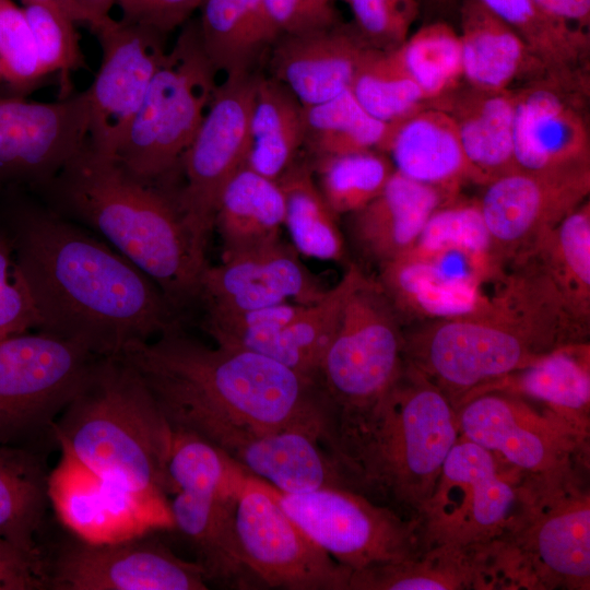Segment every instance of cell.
Segmentation results:
<instances>
[{"mask_svg": "<svg viewBox=\"0 0 590 590\" xmlns=\"http://www.w3.org/2000/svg\"><path fill=\"white\" fill-rule=\"evenodd\" d=\"M120 355L141 374L173 430L226 455L257 435L304 428L328 438L332 429L319 381L262 354L211 347L177 329Z\"/></svg>", "mask_w": 590, "mask_h": 590, "instance_id": "6da1fadb", "label": "cell"}, {"mask_svg": "<svg viewBox=\"0 0 590 590\" xmlns=\"http://www.w3.org/2000/svg\"><path fill=\"white\" fill-rule=\"evenodd\" d=\"M39 331L97 356L181 329L180 312L116 249L56 214L26 210L9 238Z\"/></svg>", "mask_w": 590, "mask_h": 590, "instance_id": "7a4b0ae2", "label": "cell"}, {"mask_svg": "<svg viewBox=\"0 0 590 590\" xmlns=\"http://www.w3.org/2000/svg\"><path fill=\"white\" fill-rule=\"evenodd\" d=\"M554 283L530 256L507 266L472 314L404 326V361L457 410L472 393L563 345L589 341Z\"/></svg>", "mask_w": 590, "mask_h": 590, "instance_id": "3957f363", "label": "cell"}, {"mask_svg": "<svg viewBox=\"0 0 590 590\" xmlns=\"http://www.w3.org/2000/svg\"><path fill=\"white\" fill-rule=\"evenodd\" d=\"M459 437L449 399L405 363L373 405L334 424L327 447L349 488L418 520Z\"/></svg>", "mask_w": 590, "mask_h": 590, "instance_id": "277c9868", "label": "cell"}, {"mask_svg": "<svg viewBox=\"0 0 590 590\" xmlns=\"http://www.w3.org/2000/svg\"><path fill=\"white\" fill-rule=\"evenodd\" d=\"M55 179L64 208L145 273L180 314L200 300L205 255L172 191L133 177L87 145Z\"/></svg>", "mask_w": 590, "mask_h": 590, "instance_id": "5b68a950", "label": "cell"}, {"mask_svg": "<svg viewBox=\"0 0 590 590\" xmlns=\"http://www.w3.org/2000/svg\"><path fill=\"white\" fill-rule=\"evenodd\" d=\"M51 434L60 449L133 492L165 500L175 493L167 470L173 429L121 355L96 357Z\"/></svg>", "mask_w": 590, "mask_h": 590, "instance_id": "8992f818", "label": "cell"}, {"mask_svg": "<svg viewBox=\"0 0 590 590\" xmlns=\"http://www.w3.org/2000/svg\"><path fill=\"white\" fill-rule=\"evenodd\" d=\"M588 467L529 476L524 508L495 541L506 589L590 588Z\"/></svg>", "mask_w": 590, "mask_h": 590, "instance_id": "52a82bcc", "label": "cell"}, {"mask_svg": "<svg viewBox=\"0 0 590 590\" xmlns=\"http://www.w3.org/2000/svg\"><path fill=\"white\" fill-rule=\"evenodd\" d=\"M167 470L175 488L174 528L193 550L206 582L259 586L241 559L235 531L237 497L248 472L216 446L180 430L173 432Z\"/></svg>", "mask_w": 590, "mask_h": 590, "instance_id": "ba28073f", "label": "cell"}, {"mask_svg": "<svg viewBox=\"0 0 590 590\" xmlns=\"http://www.w3.org/2000/svg\"><path fill=\"white\" fill-rule=\"evenodd\" d=\"M216 72L197 22L187 24L166 50L114 160L142 181L169 180L205 115Z\"/></svg>", "mask_w": 590, "mask_h": 590, "instance_id": "9c48e42d", "label": "cell"}, {"mask_svg": "<svg viewBox=\"0 0 590 590\" xmlns=\"http://www.w3.org/2000/svg\"><path fill=\"white\" fill-rule=\"evenodd\" d=\"M403 327L378 281L361 270L319 368L333 426L368 409L398 379L405 365Z\"/></svg>", "mask_w": 590, "mask_h": 590, "instance_id": "30bf717a", "label": "cell"}, {"mask_svg": "<svg viewBox=\"0 0 590 590\" xmlns=\"http://www.w3.org/2000/svg\"><path fill=\"white\" fill-rule=\"evenodd\" d=\"M528 479L460 436L418 517L424 550L484 545L504 536L524 508Z\"/></svg>", "mask_w": 590, "mask_h": 590, "instance_id": "8fae6325", "label": "cell"}, {"mask_svg": "<svg viewBox=\"0 0 590 590\" xmlns=\"http://www.w3.org/2000/svg\"><path fill=\"white\" fill-rule=\"evenodd\" d=\"M267 487L294 523L352 573L424 551L420 522L346 487L283 493Z\"/></svg>", "mask_w": 590, "mask_h": 590, "instance_id": "7c38bea8", "label": "cell"}, {"mask_svg": "<svg viewBox=\"0 0 590 590\" xmlns=\"http://www.w3.org/2000/svg\"><path fill=\"white\" fill-rule=\"evenodd\" d=\"M504 266L491 247L467 240H421L379 267L376 279L402 322L464 316L482 307Z\"/></svg>", "mask_w": 590, "mask_h": 590, "instance_id": "4fadbf2b", "label": "cell"}, {"mask_svg": "<svg viewBox=\"0 0 590 590\" xmlns=\"http://www.w3.org/2000/svg\"><path fill=\"white\" fill-rule=\"evenodd\" d=\"M96 357L43 331L0 337V445L51 432Z\"/></svg>", "mask_w": 590, "mask_h": 590, "instance_id": "5bb4252c", "label": "cell"}, {"mask_svg": "<svg viewBox=\"0 0 590 590\" xmlns=\"http://www.w3.org/2000/svg\"><path fill=\"white\" fill-rule=\"evenodd\" d=\"M225 75L181 158L184 182L173 192L185 226L203 255L222 189L246 163L260 73L253 70Z\"/></svg>", "mask_w": 590, "mask_h": 590, "instance_id": "9a60e30c", "label": "cell"}, {"mask_svg": "<svg viewBox=\"0 0 590 590\" xmlns=\"http://www.w3.org/2000/svg\"><path fill=\"white\" fill-rule=\"evenodd\" d=\"M459 435L529 476L589 467V434L509 393L484 392L457 410Z\"/></svg>", "mask_w": 590, "mask_h": 590, "instance_id": "2e32d148", "label": "cell"}, {"mask_svg": "<svg viewBox=\"0 0 590 590\" xmlns=\"http://www.w3.org/2000/svg\"><path fill=\"white\" fill-rule=\"evenodd\" d=\"M241 559L259 586L349 590L352 571L316 545L286 515L264 481L247 474L235 510Z\"/></svg>", "mask_w": 590, "mask_h": 590, "instance_id": "e0dca14e", "label": "cell"}, {"mask_svg": "<svg viewBox=\"0 0 590 590\" xmlns=\"http://www.w3.org/2000/svg\"><path fill=\"white\" fill-rule=\"evenodd\" d=\"M590 164L517 169L484 186L479 205L498 260L508 266L589 199Z\"/></svg>", "mask_w": 590, "mask_h": 590, "instance_id": "ac0fdd59", "label": "cell"}, {"mask_svg": "<svg viewBox=\"0 0 590 590\" xmlns=\"http://www.w3.org/2000/svg\"><path fill=\"white\" fill-rule=\"evenodd\" d=\"M93 31L102 60L92 85L87 148L114 160L166 49L165 36L108 16Z\"/></svg>", "mask_w": 590, "mask_h": 590, "instance_id": "d6986e66", "label": "cell"}, {"mask_svg": "<svg viewBox=\"0 0 590 590\" xmlns=\"http://www.w3.org/2000/svg\"><path fill=\"white\" fill-rule=\"evenodd\" d=\"M60 450L49 472V502L76 539L113 543L174 528L168 499L133 492Z\"/></svg>", "mask_w": 590, "mask_h": 590, "instance_id": "ffe728a7", "label": "cell"}, {"mask_svg": "<svg viewBox=\"0 0 590 590\" xmlns=\"http://www.w3.org/2000/svg\"><path fill=\"white\" fill-rule=\"evenodd\" d=\"M87 91L51 103L0 96V185L55 179L87 145Z\"/></svg>", "mask_w": 590, "mask_h": 590, "instance_id": "44dd1931", "label": "cell"}, {"mask_svg": "<svg viewBox=\"0 0 590 590\" xmlns=\"http://www.w3.org/2000/svg\"><path fill=\"white\" fill-rule=\"evenodd\" d=\"M152 534L101 544L78 539L63 545L48 571L49 589H208L198 563L178 557Z\"/></svg>", "mask_w": 590, "mask_h": 590, "instance_id": "7402d4cb", "label": "cell"}, {"mask_svg": "<svg viewBox=\"0 0 590 590\" xmlns=\"http://www.w3.org/2000/svg\"><path fill=\"white\" fill-rule=\"evenodd\" d=\"M512 88L519 169L590 164V76L546 74Z\"/></svg>", "mask_w": 590, "mask_h": 590, "instance_id": "603a6c76", "label": "cell"}, {"mask_svg": "<svg viewBox=\"0 0 590 590\" xmlns=\"http://www.w3.org/2000/svg\"><path fill=\"white\" fill-rule=\"evenodd\" d=\"M328 288L281 239L206 266L200 285L205 312H235L286 303L311 305Z\"/></svg>", "mask_w": 590, "mask_h": 590, "instance_id": "cb8c5ba5", "label": "cell"}, {"mask_svg": "<svg viewBox=\"0 0 590 590\" xmlns=\"http://www.w3.org/2000/svg\"><path fill=\"white\" fill-rule=\"evenodd\" d=\"M370 47L352 22L279 35L269 50L270 76L303 106L329 101L350 88Z\"/></svg>", "mask_w": 590, "mask_h": 590, "instance_id": "d4e9b609", "label": "cell"}, {"mask_svg": "<svg viewBox=\"0 0 590 590\" xmlns=\"http://www.w3.org/2000/svg\"><path fill=\"white\" fill-rule=\"evenodd\" d=\"M453 121L472 174L486 186L518 168L515 158L514 88L488 90L461 81L426 103Z\"/></svg>", "mask_w": 590, "mask_h": 590, "instance_id": "484cf974", "label": "cell"}, {"mask_svg": "<svg viewBox=\"0 0 590 590\" xmlns=\"http://www.w3.org/2000/svg\"><path fill=\"white\" fill-rule=\"evenodd\" d=\"M458 196L394 170L379 196L347 214L352 245L362 258L379 268L409 250L432 213Z\"/></svg>", "mask_w": 590, "mask_h": 590, "instance_id": "4316f807", "label": "cell"}, {"mask_svg": "<svg viewBox=\"0 0 590 590\" xmlns=\"http://www.w3.org/2000/svg\"><path fill=\"white\" fill-rule=\"evenodd\" d=\"M384 153L399 174L448 194L458 196L472 182L457 128L437 108L425 105L391 123Z\"/></svg>", "mask_w": 590, "mask_h": 590, "instance_id": "83f0119b", "label": "cell"}, {"mask_svg": "<svg viewBox=\"0 0 590 590\" xmlns=\"http://www.w3.org/2000/svg\"><path fill=\"white\" fill-rule=\"evenodd\" d=\"M491 544L427 547L411 558L353 571L349 590L499 589Z\"/></svg>", "mask_w": 590, "mask_h": 590, "instance_id": "f1b7e54d", "label": "cell"}, {"mask_svg": "<svg viewBox=\"0 0 590 590\" xmlns=\"http://www.w3.org/2000/svg\"><path fill=\"white\" fill-rule=\"evenodd\" d=\"M492 391L517 396L589 434L590 342L557 347L530 365L483 386L467 400Z\"/></svg>", "mask_w": 590, "mask_h": 590, "instance_id": "f546056e", "label": "cell"}, {"mask_svg": "<svg viewBox=\"0 0 590 590\" xmlns=\"http://www.w3.org/2000/svg\"><path fill=\"white\" fill-rule=\"evenodd\" d=\"M459 12L464 81L508 90L550 74L520 37L481 1L462 0Z\"/></svg>", "mask_w": 590, "mask_h": 590, "instance_id": "4dcf8cb0", "label": "cell"}, {"mask_svg": "<svg viewBox=\"0 0 590 590\" xmlns=\"http://www.w3.org/2000/svg\"><path fill=\"white\" fill-rule=\"evenodd\" d=\"M284 214L279 181L243 165L222 189L215 211L222 258L280 239Z\"/></svg>", "mask_w": 590, "mask_h": 590, "instance_id": "1f68e13d", "label": "cell"}, {"mask_svg": "<svg viewBox=\"0 0 590 590\" xmlns=\"http://www.w3.org/2000/svg\"><path fill=\"white\" fill-rule=\"evenodd\" d=\"M199 9L200 40L217 72L256 70L279 36L263 0H202Z\"/></svg>", "mask_w": 590, "mask_h": 590, "instance_id": "d6a6232c", "label": "cell"}, {"mask_svg": "<svg viewBox=\"0 0 590 590\" xmlns=\"http://www.w3.org/2000/svg\"><path fill=\"white\" fill-rule=\"evenodd\" d=\"M304 146L303 105L281 82L260 74L249 122L245 165L278 180Z\"/></svg>", "mask_w": 590, "mask_h": 590, "instance_id": "836d02e7", "label": "cell"}, {"mask_svg": "<svg viewBox=\"0 0 590 590\" xmlns=\"http://www.w3.org/2000/svg\"><path fill=\"white\" fill-rule=\"evenodd\" d=\"M526 256L535 260L554 283L575 321L590 332L589 199L544 234Z\"/></svg>", "mask_w": 590, "mask_h": 590, "instance_id": "e575fe53", "label": "cell"}, {"mask_svg": "<svg viewBox=\"0 0 590 590\" xmlns=\"http://www.w3.org/2000/svg\"><path fill=\"white\" fill-rule=\"evenodd\" d=\"M48 480L39 455L0 445V536L34 555H42L36 535L50 505Z\"/></svg>", "mask_w": 590, "mask_h": 590, "instance_id": "d590c367", "label": "cell"}, {"mask_svg": "<svg viewBox=\"0 0 590 590\" xmlns=\"http://www.w3.org/2000/svg\"><path fill=\"white\" fill-rule=\"evenodd\" d=\"M503 20L551 75L590 76V35L533 0H479Z\"/></svg>", "mask_w": 590, "mask_h": 590, "instance_id": "8d00e7d4", "label": "cell"}, {"mask_svg": "<svg viewBox=\"0 0 590 590\" xmlns=\"http://www.w3.org/2000/svg\"><path fill=\"white\" fill-rule=\"evenodd\" d=\"M359 269L351 264L324 296L282 327L257 352L318 381L323 356L337 332L345 298Z\"/></svg>", "mask_w": 590, "mask_h": 590, "instance_id": "74e56055", "label": "cell"}, {"mask_svg": "<svg viewBox=\"0 0 590 590\" xmlns=\"http://www.w3.org/2000/svg\"><path fill=\"white\" fill-rule=\"evenodd\" d=\"M285 203L284 224L295 250L323 261H342L344 238L338 215L323 199L311 164L295 163L278 179Z\"/></svg>", "mask_w": 590, "mask_h": 590, "instance_id": "f35d334b", "label": "cell"}, {"mask_svg": "<svg viewBox=\"0 0 590 590\" xmlns=\"http://www.w3.org/2000/svg\"><path fill=\"white\" fill-rule=\"evenodd\" d=\"M304 146L315 157L377 150L384 152L390 125L370 116L350 88L303 106Z\"/></svg>", "mask_w": 590, "mask_h": 590, "instance_id": "ab89813d", "label": "cell"}, {"mask_svg": "<svg viewBox=\"0 0 590 590\" xmlns=\"http://www.w3.org/2000/svg\"><path fill=\"white\" fill-rule=\"evenodd\" d=\"M350 91L370 116L389 125L426 105L423 92L404 68L397 49L370 48L355 72Z\"/></svg>", "mask_w": 590, "mask_h": 590, "instance_id": "60d3db41", "label": "cell"}, {"mask_svg": "<svg viewBox=\"0 0 590 590\" xmlns=\"http://www.w3.org/2000/svg\"><path fill=\"white\" fill-rule=\"evenodd\" d=\"M311 167L323 199L337 215L368 204L394 173L389 156L377 150L315 157Z\"/></svg>", "mask_w": 590, "mask_h": 590, "instance_id": "b9f144b4", "label": "cell"}, {"mask_svg": "<svg viewBox=\"0 0 590 590\" xmlns=\"http://www.w3.org/2000/svg\"><path fill=\"white\" fill-rule=\"evenodd\" d=\"M397 52L426 103L463 81L460 36L445 21L423 25Z\"/></svg>", "mask_w": 590, "mask_h": 590, "instance_id": "7bdbcfd3", "label": "cell"}, {"mask_svg": "<svg viewBox=\"0 0 590 590\" xmlns=\"http://www.w3.org/2000/svg\"><path fill=\"white\" fill-rule=\"evenodd\" d=\"M23 11L46 75L59 72L66 81L71 71L84 66L75 21L70 14L44 3L25 4Z\"/></svg>", "mask_w": 590, "mask_h": 590, "instance_id": "ee69618b", "label": "cell"}, {"mask_svg": "<svg viewBox=\"0 0 590 590\" xmlns=\"http://www.w3.org/2000/svg\"><path fill=\"white\" fill-rule=\"evenodd\" d=\"M46 76L23 9L0 0V84L16 94Z\"/></svg>", "mask_w": 590, "mask_h": 590, "instance_id": "f6af8a7d", "label": "cell"}, {"mask_svg": "<svg viewBox=\"0 0 590 590\" xmlns=\"http://www.w3.org/2000/svg\"><path fill=\"white\" fill-rule=\"evenodd\" d=\"M353 14V25L373 48L394 50L410 36L420 14V0H343Z\"/></svg>", "mask_w": 590, "mask_h": 590, "instance_id": "bcb514c9", "label": "cell"}, {"mask_svg": "<svg viewBox=\"0 0 590 590\" xmlns=\"http://www.w3.org/2000/svg\"><path fill=\"white\" fill-rule=\"evenodd\" d=\"M38 317L14 261L12 245L0 236V337L38 327Z\"/></svg>", "mask_w": 590, "mask_h": 590, "instance_id": "7dc6e473", "label": "cell"}, {"mask_svg": "<svg viewBox=\"0 0 590 590\" xmlns=\"http://www.w3.org/2000/svg\"><path fill=\"white\" fill-rule=\"evenodd\" d=\"M268 16L282 34H298L332 26L342 21L326 0H263Z\"/></svg>", "mask_w": 590, "mask_h": 590, "instance_id": "c3c4849f", "label": "cell"}, {"mask_svg": "<svg viewBox=\"0 0 590 590\" xmlns=\"http://www.w3.org/2000/svg\"><path fill=\"white\" fill-rule=\"evenodd\" d=\"M202 0H117L122 21L146 26L166 36L184 24Z\"/></svg>", "mask_w": 590, "mask_h": 590, "instance_id": "681fc988", "label": "cell"}, {"mask_svg": "<svg viewBox=\"0 0 590 590\" xmlns=\"http://www.w3.org/2000/svg\"><path fill=\"white\" fill-rule=\"evenodd\" d=\"M49 589L42 555L30 554L0 536V590Z\"/></svg>", "mask_w": 590, "mask_h": 590, "instance_id": "f907efd6", "label": "cell"}, {"mask_svg": "<svg viewBox=\"0 0 590 590\" xmlns=\"http://www.w3.org/2000/svg\"><path fill=\"white\" fill-rule=\"evenodd\" d=\"M541 9L570 25L589 32L590 0H533Z\"/></svg>", "mask_w": 590, "mask_h": 590, "instance_id": "816d5d0a", "label": "cell"}, {"mask_svg": "<svg viewBox=\"0 0 590 590\" xmlns=\"http://www.w3.org/2000/svg\"><path fill=\"white\" fill-rule=\"evenodd\" d=\"M117 0H71L76 22L87 23L92 28L109 16Z\"/></svg>", "mask_w": 590, "mask_h": 590, "instance_id": "f5cc1de1", "label": "cell"}, {"mask_svg": "<svg viewBox=\"0 0 590 590\" xmlns=\"http://www.w3.org/2000/svg\"><path fill=\"white\" fill-rule=\"evenodd\" d=\"M457 0H420L426 11L433 13H445L450 10Z\"/></svg>", "mask_w": 590, "mask_h": 590, "instance_id": "db71d44e", "label": "cell"}, {"mask_svg": "<svg viewBox=\"0 0 590 590\" xmlns=\"http://www.w3.org/2000/svg\"><path fill=\"white\" fill-rule=\"evenodd\" d=\"M25 4L30 3H44V4H50L58 7L62 10H64L68 14L72 16V19L75 21L73 8L71 4V0H23ZM76 22V21H75Z\"/></svg>", "mask_w": 590, "mask_h": 590, "instance_id": "11a10c76", "label": "cell"}, {"mask_svg": "<svg viewBox=\"0 0 590 590\" xmlns=\"http://www.w3.org/2000/svg\"><path fill=\"white\" fill-rule=\"evenodd\" d=\"M326 1L333 2L334 0H326Z\"/></svg>", "mask_w": 590, "mask_h": 590, "instance_id": "9f6ffc18", "label": "cell"}]
</instances>
